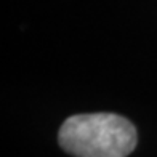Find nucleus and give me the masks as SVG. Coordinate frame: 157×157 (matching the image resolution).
Masks as SVG:
<instances>
[{
  "label": "nucleus",
  "mask_w": 157,
  "mask_h": 157,
  "mask_svg": "<svg viewBox=\"0 0 157 157\" xmlns=\"http://www.w3.org/2000/svg\"><path fill=\"white\" fill-rule=\"evenodd\" d=\"M136 140L130 120L109 112L71 116L58 133L59 146L74 157H127Z\"/></svg>",
  "instance_id": "f257e3e1"
}]
</instances>
